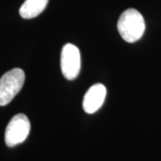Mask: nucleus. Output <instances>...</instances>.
Returning <instances> with one entry per match:
<instances>
[{
  "mask_svg": "<svg viewBox=\"0 0 161 161\" xmlns=\"http://www.w3.org/2000/svg\"><path fill=\"white\" fill-rule=\"evenodd\" d=\"M118 32L128 43L139 40L145 31L143 16L136 9L129 8L120 15L117 22Z\"/></svg>",
  "mask_w": 161,
  "mask_h": 161,
  "instance_id": "1",
  "label": "nucleus"
},
{
  "mask_svg": "<svg viewBox=\"0 0 161 161\" xmlns=\"http://www.w3.org/2000/svg\"><path fill=\"white\" fill-rule=\"evenodd\" d=\"M48 0H26L23 3L19 13L24 19H31L37 17L45 10Z\"/></svg>",
  "mask_w": 161,
  "mask_h": 161,
  "instance_id": "6",
  "label": "nucleus"
},
{
  "mask_svg": "<svg viewBox=\"0 0 161 161\" xmlns=\"http://www.w3.org/2000/svg\"><path fill=\"white\" fill-rule=\"evenodd\" d=\"M107 96V89L101 83L92 85L85 93L82 107L84 111L88 114H93L97 112L104 104Z\"/></svg>",
  "mask_w": 161,
  "mask_h": 161,
  "instance_id": "5",
  "label": "nucleus"
},
{
  "mask_svg": "<svg viewBox=\"0 0 161 161\" xmlns=\"http://www.w3.org/2000/svg\"><path fill=\"white\" fill-rule=\"evenodd\" d=\"M31 124L24 114H18L7 125L5 133V142L8 147H14L23 142L29 136Z\"/></svg>",
  "mask_w": 161,
  "mask_h": 161,
  "instance_id": "3",
  "label": "nucleus"
},
{
  "mask_svg": "<svg viewBox=\"0 0 161 161\" xmlns=\"http://www.w3.org/2000/svg\"><path fill=\"white\" fill-rule=\"evenodd\" d=\"M61 71L67 80H75L80 70V53L79 48L68 43L63 47L61 52Z\"/></svg>",
  "mask_w": 161,
  "mask_h": 161,
  "instance_id": "4",
  "label": "nucleus"
},
{
  "mask_svg": "<svg viewBox=\"0 0 161 161\" xmlns=\"http://www.w3.org/2000/svg\"><path fill=\"white\" fill-rule=\"evenodd\" d=\"M25 80L21 68H14L0 78V106L9 104L22 90Z\"/></svg>",
  "mask_w": 161,
  "mask_h": 161,
  "instance_id": "2",
  "label": "nucleus"
}]
</instances>
